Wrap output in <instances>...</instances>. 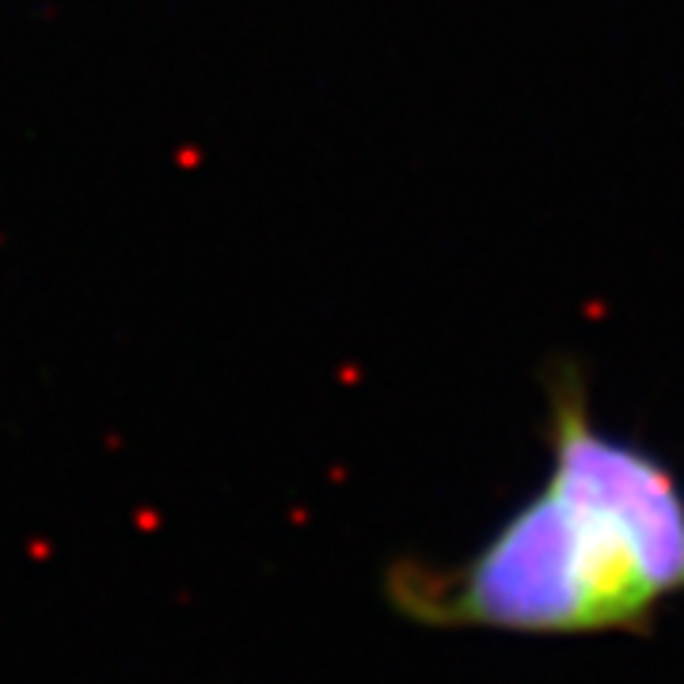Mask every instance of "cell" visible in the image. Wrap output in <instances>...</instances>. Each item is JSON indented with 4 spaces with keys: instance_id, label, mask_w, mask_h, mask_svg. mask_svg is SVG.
I'll use <instances>...</instances> for the list:
<instances>
[{
    "instance_id": "cell-1",
    "label": "cell",
    "mask_w": 684,
    "mask_h": 684,
    "mask_svg": "<svg viewBox=\"0 0 684 684\" xmlns=\"http://www.w3.org/2000/svg\"><path fill=\"white\" fill-rule=\"evenodd\" d=\"M551 472L456 563L396 559L392 612L502 635H646L684 593V487L662 456L605 430L578 373L551 384Z\"/></svg>"
}]
</instances>
